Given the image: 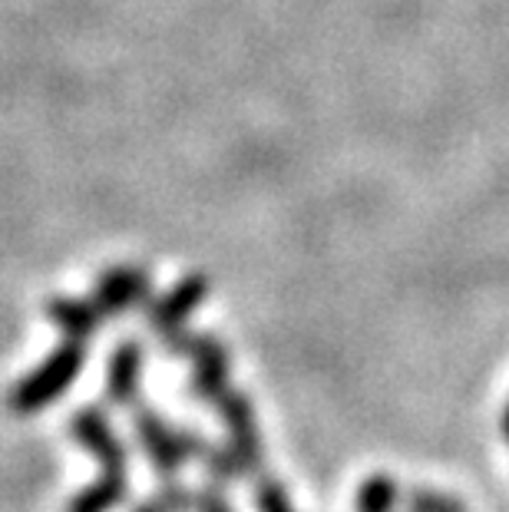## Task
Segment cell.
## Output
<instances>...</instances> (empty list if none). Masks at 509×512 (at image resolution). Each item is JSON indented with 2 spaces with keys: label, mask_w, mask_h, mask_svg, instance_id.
<instances>
[{
  "label": "cell",
  "mask_w": 509,
  "mask_h": 512,
  "mask_svg": "<svg viewBox=\"0 0 509 512\" xmlns=\"http://www.w3.org/2000/svg\"><path fill=\"white\" fill-rule=\"evenodd\" d=\"M70 433L83 450H90L100 463V476L93 486L70 499L67 512H113L129 496V453L119 433L113 430L110 417L100 407H83L73 413Z\"/></svg>",
  "instance_id": "obj_1"
},
{
  "label": "cell",
  "mask_w": 509,
  "mask_h": 512,
  "mask_svg": "<svg viewBox=\"0 0 509 512\" xmlns=\"http://www.w3.org/2000/svg\"><path fill=\"white\" fill-rule=\"evenodd\" d=\"M133 430H136L139 450L146 453L153 473L159 479H166V483H172L189 460H202L205 450H209L202 433L172 427L166 417H159V413L149 407L133 410Z\"/></svg>",
  "instance_id": "obj_2"
},
{
  "label": "cell",
  "mask_w": 509,
  "mask_h": 512,
  "mask_svg": "<svg viewBox=\"0 0 509 512\" xmlns=\"http://www.w3.org/2000/svg\"><path fill=\"white\" fill-rule=\"evenodd\" d=\"M83 364H86V344L67 337L57 351L47 354V361L37 370H30L27 377L17 380V387L10 390V410L30 417V413L50 407L53 400H60L73 387V380L80 377Z\"/></svg>",
  "instance_id": "obj_3"
},
{
  "label": "cell",
  "mask_w": 509,
  "mask_h": 512,
  "mask_svg": "<svg viewBox=\"0 0 509 512\" xmlns=\"http://www.w3.org/2000/svg\"><path fill=\"white\" fill-rule=\"evenodd\" d=\"M169 347L172 354L186 357L192 364V380H189V394L202 400V403H212L219 400L225 390H229V351L219 337H209V334H192V331H179L162 341Z\"/></svg>",
  "instance_id": "obj_4"
},
{
  "label": "cell",
  "mask_w": 509,
  "mask_h": 512,
  "mask_svg": "<svg viewBox=\"0 0 509 512\" xmlns=\"http://www.w3.org/2000/svg\"><path fill=\"white\" fill-rule=\"evenodd\" d=\"M212 407L219 410L222 427H225V443H229L238 460H242L245 476L258 473L265 463V453H262V433H258L252 400H248L242 390L229 387L219 400L212 403Z\"/></svg>",
  "instance_id": "obj_5"
},
{
  "label": "cell",
  "mask_w": 509,
  "mask_h": 512,
  "mask_svg": "<svg viewBox=\"0 0 509 512\" xmlns=\"http://www.w3.org/2000/svg\"><path fill=\"white\" fill-rule=\"evenodd\" d=\"M205 294H209V281L202 275H189V278H182L179 285H172L162 298L146 304V321L159 341L186 331L192 311L205 301Z\"/></svg>",
  "instance_id": "obj_6"
},
{
  "label": "cell",
  "mask_w": 509,
  "mask_h": 512,
  "mask_svg": "<svg viewBox=\"0 0 509 512\" xmlns=\"http://www.w3.org/2000/svg\"><path fill=\"white\" fill-rule=\"evenodd\" d=\"M149 291H153V281H149L143 268L119 265V268L103 271L90 301L96 304V311H100L106 321V318H123V314L139 308V304H146Z\"/></svg>",
  "instance_id": "obj_7"
},
{
  "label": "cell",
  "mask_w": 509,
  "mask_h": 512,
  "mask_svg": "<svg viewBox=\"0 0 509 512\" xmlns=\"http://www.w3.org/2000/svg\"><path fill=\"white\" fill-rule=\"evenodd\" d=\"M139 387H143V344H116V351L110 354V367H106V397L119 410H136Z\"/></svg>",
  "instance_id": "obj_8"
},
{
  "label": "cell",
  "mask_w": 509,
  "mask_h": 512,
  "mask_svg": "<svg viewBox=\"0 0 509 512\" xmlns=\"http://www.w3.org/2000/svg\"><path fill=\"white\" fill-rule=\"evenodd\" d=\"M47 318L57 324L63 331V337L70 341H90V337L100 331L103 324V314L96 311V304L90 298H53L47 304Z\"/></svg>",
  "instance_id": "obj_9"
},
{
  "label": "cell",
  "mask_w": 509,
  "mask_h": 512,
  "mask_svg": "<svg viewBox=\"0 0 509 512\" xmlns=\"http://www.w3.org/2000/svg\"><path fill=\"white\" fill-rule=\"evenodd\" d=\"M397 509H400V486L394 483V476L374 473L357 489L354 512H397Z\"/></svg>",
  "instance_id": "obj_10"
},
{
  "label": "cell",
  "mask_w": 509,
  "mask_h": 512,
  "mask_svg": "<svg viewBox=\"0 0 509 512\" xmlns=\"http://www.w3.org/2000/svg\"><path fill=\"white\" fill-rule=\"evenodd\" d=\"M192 499H196V489H186L172 479V483L162 486L146 503H139L133 512H192Z\"/></svg>",
  "instance_id": "obj_11"
},
{
  "label": "cell",
  "mask_w": 509,
  "mask_h": 512,
  "mask_svg": "<svg viewBox=\"0 0 509 512\" xmlns=\"http://www.w3.org/2000/svg\"><path fill=\"white\" fill-rule=\"evenodd\" d=\"M407 512H467V509L453 496L437 493V489H414L407 496Z\"/></svg>",
  "instance_id": "obj_12"
},
{
  "label": "cell",
  "mask_w": 509,
  "mask_h": 512,
  "mask_svg": "<svg viewBox=\"0 0 509 512\" xmlns=\"http://www.w3.org/2000/svg\"><path fill=\"white\" fill-rule=\"evenodd\" d=\"M255 506L258 512H295L285 486L275 483V479H262V483L255 486Z\"/></svg>",
  "instance_id": "obj_13"
},
{
  "label": "cell",
  "mask_w": 509,
  "mask_h": 512,
  "mask_svg": "<svg viewBox=\"0 0 509 512\" xmlns=\"http://www.w3.org/2000/svg\"><path fill=\"white\" fill-rule=\"evenodd\" d=\"M192 512H235L232 503L225 499V486L209 483L205 489H196V499H192Z\"/></svg>",
  "instance_id": "obj_14"
}]
</instances>
